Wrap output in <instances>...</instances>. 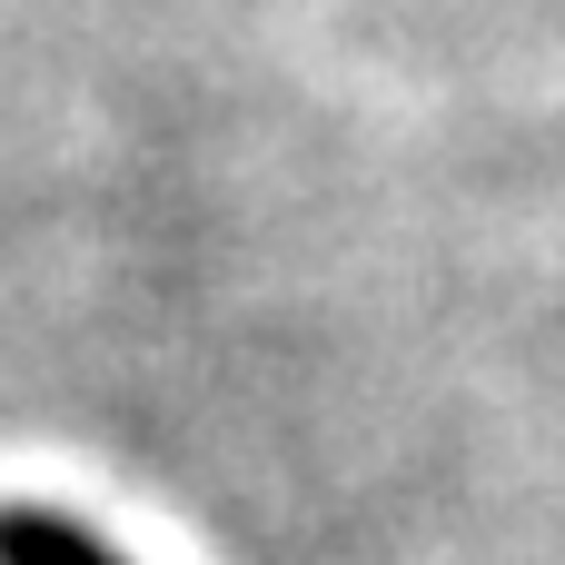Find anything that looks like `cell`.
Returning a JSON list of instances; mask_svg holds the SVG:
<instances>
[{"label":"cell","mask_w":565,"mask_h":565,"mask_svg":"<svg viewBox=\"0 0 565 565\" xmlns=\"http://www.w3.org/2000/svg\"><path fill=\"white\" fill-rule=\"evenodd\" d=\"M0 565H119L99 536H79L70 516H40V507H0Z\"/></svg>","instance_id":"obj_1"}]
</instances>
